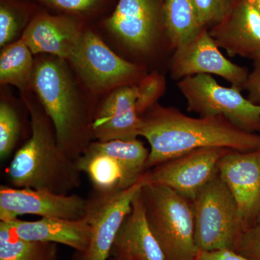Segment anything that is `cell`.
Returning <instances> with one entry per match:
<instances>
[{
	"mask_svg": "<svg viewBox=\"0 0 260 260\" xmlns=\"http://www.w3.org/2000/svg\"><path fill=\"white\" fill-rule=\"evenodd\" d=\"M141 119L139 135L150 147L146 171L198 149L260 150V134L239 129L222 116L191 117L175 108L155 104Z\"/></svg>",
	"mask_w": 260,
	"mask_h": 260,
	"instance_id": "6da1fadb",
	"label": "cell"
},
{
	"mask_svg": "<svg viewBox=\"0 0 260 260\" xmlns=\"http://www.w3.org/2000/svg\"><path fill=\"white\" fill-rule=\"evenodd\" d=\"M31 135L6 170L12 186L70 194L81 186V171L58 144L50 118L42 106L25 99Z\"/></svg>",
	"mask_w": 260,
	"mask_h": 260,
	"instance_id": "7a4b0ae2",
	"label": "cell"
},
{
	"mask_svg": "<svg viewBox=\"0 0 260 260\" xmlns=\"http://www.w3.org/2000/svg\"><path fill=\"white\" fill-rule=\"evenodd\" d=\"M30 86L52 121L59 147L76 161L92 143L94 112L78 99L65 60L55 56L39 59Z\"/></svg>",
	"mask_w": 260,
	"mask_h": 260,
	"instance_id": "3957f363",
	"label": "cell"
},
{
	"mask_svg": "<svg viewBox=\"0 0 260 260\" xmlns=\"http://www.w3.org/2000/svg\"><path fill=\"white\" fill-rule=\"evenodd\" d=\"M149 226L165 260H196L191 201L167 186L145 184L140 191Z\"/></svg>",
	"mask_w": 260,
	"mask_h": 260,
	"instance_id": "277c9868",
	"label": "cell"
},
{
	"mask_svg": "<svg viewBox=\"0 0 260 260\" xmlns=\"http://www.w3.org/2000/svg\"><path fill=\"white\" fill-rule=\"evenodd\" d=\"M199 251L231 249L244 230L237 203L219 174L190 200Z\"/></svg>",
	"mask_w": 260,
	"mask_h": 260,
	"instance_id": "5b68a950",
	"label": "cell"
},
{
	"mask_svg": "<svg viewBox=\"0 0 260 260\" xmlns=\"http://www.w3.org/2000/svg\"><path fill=\"white\" fill-rule=\"evenodd\" d=\"M177 85L188 112L200 116H222L239 129L260 134V105L243 96L239 89L225 88L206 74L186 77Z\"/></svg>",
	"mask_w": 260,
	"mask_h": 260,
	"instance_id": "8992f818",
	"label": "cell"
},
{
	"mask_svg": "<svg viewBox=\"0 0 260 260\" xmlns=\"http://www.w3.org/2000/svg\"><path fill=\"white\" fill-rule=\"evenodd\" d=\"M68 60L83 83L94 93L133 85L145 76L141 67L116 55L90 30L83 32Z\"/></svg>",
	"mask_w": 260,
	"mask_h": 260,
	"instance_id": "52a82bcc",
	"label": "cell"
},
{
	"mask_svg": "<svg viewBox=\"0 0 260 260\" xmlns=\"http://www.w3.org/2000/svg\"><path fill=\"white\" fill-rule=\"evenodd\" d=\"M144 184L142 177L127 189L92 192L88 198L85 217L90 225V241L86 250L75 254L76 260H109L116 235L131 212L133 200Z\"/></svg>",
	"mask_w": 260,
	"mask_h": 260,
	"instance_id": "ba28073f",
	"label": "cell"
},
{
	"mask_svg": "<svg viewBox=\"0 0 260 260\" xmlns=\"http://www.w3.org/2000/svg\"><path fill=\"white\" fill-rule=\"evenodd\" d=\"M232 150L205 148L193 150L155 166L144 173L145 184L167 186L191 200L218 175L219 160Z\"/></svg>",
	"mask_w": 260,
	"mask_h": 260,
	"instance_id": "9c48e42d",
	"label": "cell"
},
{
	"mask_svg": "<svg viewBox=\"0 0 260 260\" xmlns=\"http://www.w3.org/2000/svg\"><path fill=\"white\" fill-rule=\"evenodd\" d=\"M88 198L42 189L0 186V221L24 215L77 220L85 218Z\"/></svg>",
	"mask_w": 260,
	"mask_h": 260,
	"instance_id": "30bf717a",
	"label": "cell"
},
{
	"mask_svg": "<svg viewBox=\"0 0 260 260\" xmlns=\"http://www.w3.org/2000/svg\"><path fill=\"white\" fill-rule=\"evenodd\" d=\"M171 77L180 80L199 74L215 75L242 90L247 81V70L234 64L223 55L208 28L184 45L176 49L171 65Z\"/></svg>",
	"mask_w": 260,
	"mask_h": 260,
	"instance_id": "8fae6325",
	"label": "cell"
},
{
	"mask_svg": "<svg viewBox=\"0 0 260 260\" xmlns=\"http://www.w3.org/2000/svg\"><path fill=\"white\" fill-rule=\"evenodd\" d=\"M218 174L237 203L244 229L257 223L260 213V150H230L219 160Z\"/></svg>",
	"mask_w": 260,
	"mask_h": 260,
	"instance_id": "7c38bea8",
	"label": "cell"
},
{
	"mask_svg": "<svg viewBox=\"0 0 260 260\" xmlns=\"http://www.w3.org/2000/svg\"><path fill=\"white\" fill-rule=\"evenodd\" d=\"M138 97L137 84L113 90L94 112L93 138L101 142L138 139L142 123Z\"/></svg>",
	"mask_w": 260,
	"mask_h": 260,
	"instance_id": "4fadbf2b",
	"label": "cell"
},
{
	"mask_svg": "<svg viewBox=\"0 0 260 260\" xmlns=\"http://www.w3.org/2000/svg\"><path fill=\"white\" fill-rule=\"evenodd\" d=\"M209 32L229 56L260 59V11L250 0H234L229 15Z\"/></svg>",
	"mask_w": 260,
	"mask_h": 260,
	"instance_id": "5bb4252c",
	"label": "cell"
},
{
	"mask_svg": "<svg viewBox=\"0 0 260 260\" xmlns=\"http://www.w3.org/2000/svg\"><path fill=\"white\" fill-rule=\"evenodd\" d=\"M106 24L130 49L141 54L148 53L158 37L155 0H119Z\"/></svg>",
	"mask_w": 260,
	"mask_h": 260,
	"instance_id": "9a60e30c",
	"label": "cell"
},
{
	"mask_svg": "<svg viewBox=\"0 0 260 260\" xmlns=\"http://www.w3.org/2000/svg\"><path fill=\"white\" fill-rule=\"evenodd\" d=\"M82 34L78 24L71 18L42 15L29 23L20 39L32 54H48L68 60Z\"/></svg>",
	"mask_w": 260,
	"mask_h": 260,
	"instance_id": "2e32d148",
	"label": "cell"
},
{
	"mask_svg": "<svg viewBox=\"0 0 260 260\" xmlns=\"http://www.w3.org/2000/svg\"><path fill=\"white\" fill-rule=\"evenodd\" d=\"M3 222L20 239L63 244L74 249L75 254L86 250L90 241V225L85 218L77 220L42 218L37 221L17 218Z\"/></svg>",
	"mask_w": 260,
	"mask_h": 260,
	"instance_id": "e0dca14e",
	"label": "cell"
},
{
	"mask_svg": "<svg viewBox=\"0 0 260 260\" xmlns=\"http://www.w3.org/2000/svg\"><path fill=\"white\" fill-rule=\"evenodd\" d=\"M140 191L116 235L110 256L127 260H165L161 248L149 226Z\"/></svg>",
	"mask_w": 260,
	"mask_h": 260,
	"instance_id": "ac0fdd59",
	"label": "cell"
},
{
	"mask_svg": "<svg viewBox=\"0 0 260 260\" xmlns=\"http://www.w3.org/2000/svg\"><path fill=\"white\" fill-rule=\"evenodd\" d=\"M86 150L104 153L115 159L124 172L126 189L138 183L146 172L150 150L140 140L93 142Z\"/></svg>",
	"mask_w": 260,
	"mask_h": 260,
	"instance_id": "d6986e66",
	"label": "cell"
},
{
	"mask_svg": "<svg viewBox=\"0 0 260 260\" xmlns=\"http://www.w3.org/2000/svg\"><path fill=\"white\" fill-rule=\"evenodd\" d=\"M164 25L172 47L184 45L204 28L193 0H164Z\"/></svg>",
	"mask_w": 260,
	"mask_h": 260,
	"instance_id": "ffe728a7",
	"label": "cell"
},
{
	"mask_svg": "<svg viewBox=\"0 0 260 260\" xmlns=\"http://www.w3.org/2000/svg\"><path fill=\"white\" fill-rule=\"evenodd\" d=\"M76 162L91 181L94 191L108 193L126 189L122 169L112 157L85 150Z\"/></svg>",
	"mask_w": 260,
	"mask_h": 260,
	"instance_id": "44dd1931",
	"label": "cell"
},
{
	"mask_svg": "<svg viewBox=\"0 0 260 260\" xmlns=\"http://www.w3.org/2000/svg\"><path fill=\"white\" fill-rule=\"evenodd\" d=\"M32 54L22 40L3 47L0 55V82L2 85H11L21 92L30 86L34 63Z\"/></svg>",
	"mask_w": 260,
	"mask_h": 260,
	"instance_id": "7402d4cb",
	"label": "cell"
},
{
	"mask_svg": "<svg viewBox=\"0 0 260 260\" xmlns=\"http://www.w3.org/2000/svg\"><path fill=\"white\" fill-rule=\"evenodd\" d=\"M57 244L20 239L0 221V260H56Z\"/></svg>",
	"mask_w": 260,
	"mask_h": 260,
	"instance_id": "603a6c76",
	"label": "cell"
},
{
	"mask_svg": "<svg viewBox=\"0 0 260 260\" xmlns=\"http://www.w3.org/2000/svg\"><path fill=\"white\" fill-rule=\"evenodd\" d=\"M21 122L18 113L8 103L0 104V158L5 160L11 155L19 140Z\"/></svg>",
	"mask_w": 260,
	"mask_h": 260,
	"instance_id": "cb8c5ba5",
	"label": "cell"
},
{
	"mask_svg": "<svg viewBox=\"0 0 260 260\" xmlns=\"http://www.w3.org/2000/svg\"><path fill=\"white\" fill-rule=\"evenodd\" d=\"M138 97L137 110L141 116L150 107L157 104V101L166 91V80L162 75L157 73L145 75L138 82Z\"/></svg>",
	"mask_w": 260,
	"mask_h": 260,
	"instance_id": "d4e9b609",
	"label": "cell"
},
{
	"mask_svg": "<svg viewBox=\"0 0 260 260\" xmlns=\"http://www.w3.org/2000/svg\"><path fill=\"white\" fill-rule=\"evenodd\" d=\"M234 0H193L200 21L204 28L214 26L230 13Z\"/></svg>",
	"mask_w": 260,
	"mask_h": 260,
	"instance_id": "484cf974",
	"label": "cell"
},
{
	"mask_svg": "<svg viewBox=\"0 0 260 260\" xmlns=\"http://www.w3.org/2000/svg\"><path fill=\"white\" fill-rule=\"evenodd\" d=\"M233 251L248 260H260V223L243 230L234 243Z\"/></svg>",
	"mask_w": 260,
	"mask_h": 260,
	"instance_id": "4316f807",
	"label": "cell"
},
{
	"mask_svg": "<svg viewBox=\"0 0 260 260\" xmlns=\"http://www.w3.org/2000/svg\"><path fill=\"white\" fill-rule=\"evenodd\" d=\"M18 17L8 5L2 3L0 6V45L2 47L13 43L18 35Z\"/></svg>",
	"mask_w": 260,
	"mask_h": 260,
	"instance_id": "83f0119b",
	"label": "cell"
},
{
	"mask_svg": "<svg viewBox=\"0 0 260 260\" xmlns=\"http://www.w3.org/2000/svg\"><path fill=\"white\" fill-rule=\"evenodd\" d=\"M41 3L69 12L86 11L93 8L99 0H39Z\"/></svg>",
	"mask_w": 260,
	"mask_h": 260,
	"instance_id": "f1b7e54d",
	"label": "cell"
},
{
	"mask_svg": "<svg viewBox=\"0 0 260 260\" xmlns=\"http://www.w3.org/2000/svg\"><path fill=\"white\" fill-rule=\"evenodd\" d=\"M254 61V69L249 73L244 89L249 93L248 99L260 105V59Z\"/></svg>",
	"mask_w": 260,
	"mask_h": 260,
	"instance_id": "f546056e",
	"label": "cell"
},
{
	"mask_svg": "<svg viewBox=\"0 0 260 260\" xmlns=\"http://www.w3.org/2000/svg\"><path fill=\"white\" fill-rule=\"evenodd\" d=\"M196 260H248L231 249L211 251H199Z\"/></svg>",
	"mask_w": 260,
	"mask_h": 260,
	"instance_id": "4dcf8cb0",
	"label": "cell"
},
{
	"mask_svg": "<svg viewBox=\"0 0 260 260\" xmlns=\"http://www.w3.org/2000/svg\"><path fill=\"white\" fill-rule=\"evenodd\" d=\"M250 1L253 4L255 5L256 8H257L260 11V0H250Z\"/></svg>",
	"mask_w": 260,
	"mask_h": 260,
	"instance_id": "1f68e13d",
	"label": "cell"
},
{
	"mask_svg": "<svg viewBox=\"0 0 260 260\" xmlns=\"http://www.w3.org/2000/svg\"><path fill=\"white\" fill-rule=\"evenodd\" d=\"M109 260H127L124 259V258L120 257V256H110Z\"/></svg>",
	"mask_w": 260,
	"mask_h": 260,
	"instance_id": "d6a6232c",
	"label": "cell"
},
{
	"mask_svg": "<svg viewBox=\"0 0 260 260\" xmlns=\"http://www.w3.org/2000/svg\"><path fill=\"white\" fill-rule=\"evenodd\" d=\"M257 223H260V213L259 215V218H258Z\"/></svg>",
	"mask_w": 260,
	"mask_h": 260,
	"instance_id": "836d02e7",
	"label": "cell"
}]
</instances>
